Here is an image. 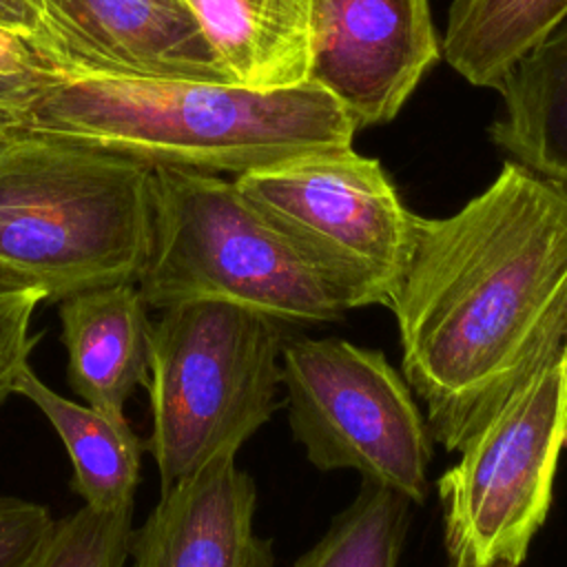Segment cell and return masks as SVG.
<instances>
[{"label": "cell", "instance_id": "8fae6325", "mask_svg": "<svg viewBox=\"0 0 567 567\" xmlns=\"http://www.w3.org/2000/svg\"><path fill=\"white\" fill-rule=\"evenodd\" d=\"M257 485L219 454L159 498L131 529L126 567H272V540L255 532Z\"/></svg>", "mask_w": 567, "mask_h": 567}, {"label": "cell", "instance_id": "ba28073f", "mask_svg": "<svg viewBox=\"0 0 567 567\" xmlns=\"http://www.w3.org/2000/svg\"><path fill=\"white\" fill-rule=\"evenodd\" d=\"M337 288L348 310L390 308L416 237L383 166L350 148L321 151L233 177Z\"/></svg>", "mask_w": 567, "mask_h": 567}, {"label": "cell", "instance_id": "52a82bcc", "mask_svg": "<svg viewBox=\"0 0 567 567\" xmlns=\"http://www.w3.org/2000/svg\"><path fill=\"white\" fill-rule=\"evenodd\" d=\"M281 388L292 439L312 467L357 472L412 505L427 498L432 434L410 383L381 350L290 334Z\"/></svg>", "mask_w": 567, "mask_h": 567}, {"label": "cell", "instance_id": "9c48e42d", "mask_svg": "<svg viewBox=\"0 0 567 567\" xmlns=\"http://www.w3.org/2000/svg\"><path fill=\"white\" fill-rule=\"evenodd\" d=\"M29 47L55 78L235 84L184 0H40Z\"/></svg>", "mask_w": 567, "mask_h": 567}, {"label": "cell", "instance_id": "6da1fadb", "mask_svg": "<svg viewBox=\"0 0 567 567\" xmlns=\"http://www.w3.org/2000/svg\"><path fill=\"white\" fill-rule=\"evenodd\" d=\"M401 372L458 452L567 346V186L509 159L447 217H416L390 303Z\"/></svg>", "mask_w": 567, "mask_h": 567}, {"label": "cell", "instance_id": "e0dca14e", "mask_svg": "<svg viewBox=\"0 0 567 567\" xmlns=\"http://www.w3.org/2000/svg\"><path fill=\"white\" fill-rule=\"evenodd\" d=\"M410 509L405 496L361 483L352 503L292 567H399Z\"/></svg>", "mask_w": 567, "mask_h": 567}, {"label": "cell", "instance_id": "5b68a950", "mask_svg": "<svg viewBox=\"0 0 567 567\" xmlns=\"http://www.w3.org/2000/svg\"><path fill=\"white\" fill-rule=\"evenodd\" d=\"M288 323L221 299L162 308L151 328V452L159 492L239 447L284 405Z\"/></svg>", "mask_w": 567, "mask_h": 567}, {"label": "cell", "instance_id": "3957f363", "mask_svg": "<svg viewBox=\"0 0 567 567\" xmlns=\"http://www.w3.org/2000/svg\"><path fill=\"white\" fill-rule=\"evenodd\" d=\"M155 166L91 140L16 126L0 153V264L44 301L135 281L153 235Z\"/></svg>", "mask_w": 567, "mask_h": 567}, {"label": "cell", "instance_id": "d4e9b609", "mask_svg": "<svg viewBox=\"0 0 567 567\" xmlns=\"http://www.w3.org/2000/svg\"><path fill=\"white\" fill-rule=\"evenodd\" d=\"M16 126H20V124H0V153L7 148V144H9V140H11L13 131H16Z\"/></svg>", "mask_w": 567, "mask_h": 567}, {"label": "cell", "instance_id": "7c38bea8", "mask_svg": "<svg viewBox=\"0 0 567 567\" xmlns=\"http://www.w3.org/2000/svg\"><path fill=\"white\" fill-rule=\"evenodd\" d=\"M58 303L71 390L93 410L128 421V399L148 383L153 328L137 284L97 286Z\"/></svg>", "mask_w": 567, "mask_h": 567}, {"label": "cell", "instance_id": "603a6c76", "mask_svg": "<svg viewBox=\"0 0 567 567\" xmlns=\"http://www.w3.org/2000/svg\"><path fill=\"white\" fill-rule=\"evenodd\" d=\"M40 0H0V29L31 40L40 27Z\"/></svg>", "mask_w": 567, "mask_h": 567}, {"label": "cell", "instance_id": "7a4b0ae2", "mask_svg": "<svg viewBox=\"0 0 567 567\" xmlns=\"http://www.w3.org/2000/svg\"><path fill=\"white\" fill-rule=\"evenodd\" d=\"M133 153L153 166L239 177L352 146L350 113L315 82L259 91L186 80L51 78L22 124Z\"/></svg>", "mask_w": 567, "mask_h": 567}, {"label": "cell", "instance_id": "277c9868", "mask_svg": "<svg viewBox=\"0 0 567 567\" xmlns=\"http://www.w3.org/2000/svg\"><path fill=\"white\" fill-rule=\"evenodd\" d=\"M137 288L155 310L221 299L288 326L330 323L348 312L328 277L233 177L173 166H155L153 235Z\"/></svg>", "mask_w": 567, "mask_h": 567}, {"label": "cell", "instance_id": "4fadbf2b", "mask_svg": "<svg viewBox=\"0 0 567 567\" xmlns=\"http://www.w3.org/2000/svg\"><path fill=\"white\" fill-rule=\"evenodd\" d=\"M235 84L310 82L312 0H184Z\"/></svg>", "mask_w": 567, "mask_h": 567}, {"label": "cell", "instance_id": "9a60e30c", "mask_svg": "<svg viewBox=\"0 0 567 567\" xmlns=\"http://www.w3.org/2000/svg\"><path fill=\"white\" fill-rule=\"evenodd\" d=\"M60 436L71 467V489L93 512L133 509L142 472V441L128 421H115L51 390L29 365L16 383Z\"/></svg>", "mask_w": 567, "mask_h": 567}, {"label": "cell", "instance_id": "5bb4252c", "mask_svg": "<svg viewBox=\"0 0 567 567\" xmlns=\"http://www.w3.org/2000/svg\"><path fill=\"white\" fill-rule=\"evenodd\" d=\"M503 113L492 142L529 171L567 186V13L496 82Z\"/></svg>", "mask_w": 567, "mask_h": 567}, {"label": "cell", "instance_id": "ffe728a7", "mask_svg": "<svg viewBox=\"0 0 567 567\" xmlns=\"http://www.w3.org/2000/svg\"><path fill=\"white\" fill-rule=\"evenodd\" d=\"M53 529L42 503L0 494V567H35Z\"/></svg>", "mask_w": 567, "mask_h": 567}, {"label": "cell", "instance_id": "cb8c5ba5", "mask_svg": "<svg viewBox=\"0 0 567 567\" xmlns=\"http://www.w3.org/2000/svg\"><path fill=\"white\" fill-rule=\"evenodd\" d=\"M22 288H33L27 279H22L18 272L9 270L7 266L0 264V292H11V290H22Z\"/></svg>", "mask_w": 567, "mask_h": 567}, {"label": "cell", "instance_id": "2e32d148", "mask_svg": "<svg viewBox=\"0 0 567 567\" xmlns=\"http://www.w3.org/2000/svg\"><path fill=\"white\" fill-rule=\"evenodd\" d=\"M565 13L567 0H454L441 53L467 82L494 89Z\"/></svg>", "mask_w": 567, "mask_h": 567}, {"label": "cell", "instance_id": "d6986e66", "mask_svg": "<svg viewBox=\"0 0 567 567\" xmlns=\"http://www.w3.org/2000/svg\"><path fill=\"white\" fill-rule=\"evenodd\" d=\"M42 301L40 288L0 292V405L16 394L18 377L29 365V354L38 341L31 334V319Z\"/></svg>", "mask_w": 567, "mask_h": 567}, {"label": "cell", "instance_id": "ac0fdd59", "mask_svg": "<svg viewBox=\"0 0 567 567\" xmlns=\"http://www.w3.org/2000/svg\"><path fill=\"white\" fill-rule=\"evenodd\" d=\"M133 509L104 514L82 505L55 520L35 567H126Z\"/></svg>", "mask_w": 567, "mask_h": 567}, {"label": "cell", "instance_id": "8992f818", "mask_svg": "<svg viewBox=\"0 0 567 567\" xmlns=\"http://www.w3.org/2000/svg\"><path fill=\"white\" fill-rule=\"evenodd\" d=\"M567 450V346L467 439L436 481L445 567H520Z\"/></svg>", "mask_w": 567, "mask_h": 567}, {"label": "cell", "instance_id": "30bf717a", "mask_svg": "<svg viewBox=\"0 0 567 567\" xmlns=\"http://www.w3.org/2000/svg\"><path fill=\"white\" fill-rule=\"evenodd\" d=\"M310 82L359 126L390 122L441 58L427 0H312Z\"/></svg>", "mask_w": 567, "mask_h": 567}, {"label": "cell", "instance_id": "44dd1931", "mask_svg": "<svg viewBox=\"0 0 567 567\" xmlns=\"http://www.w3.org/2000/svg\"><path fill=\"white\" fill-rule=\"evenodd\" d=\"M53 75H0V124H22L40 86Z\"/></svg>", "mask_w": 567, "mask_h": 567}, {"label": "cell", "instance_id": "7402d4cb", "mask_svg": "<svg viewBox=\"0 0 567 567\" xmlns=\"http://www.w3.org/2000/svg\"><path fill=\"white\" fill-rule=\"evenodd\" d=\"M0 75H51L27 40L0 29Z\"/></svg>", "mask_w": 567, "mask_h": 567}]
</instances>
